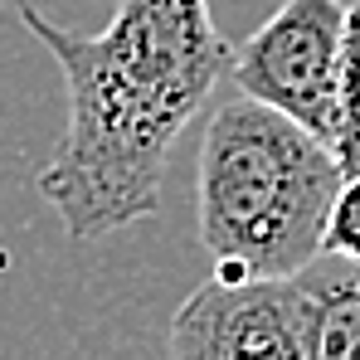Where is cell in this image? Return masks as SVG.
<instances>
[{
  "instance_id": "6da1fadb",
  "label": "cell",
  "mask_w": 360,
  "mask_h": 360,
  "mask_svg": "<svg viewBox=\"0 0 360 360\" xmlns=\"http://www.w3.org/2000/svg\"><path fill=\"white\" fill-rule=\"evenodd\" d=\"M20 25L54 54L68 127L39 171V195L73 243H98L161 210L180 131L229 73L234 44L210 0H122L108 30L78 34L20 0Z\"/></svg>"
},
{
  "instance_id": "7a4b0ae2",
  "label": "cell",
  "mask_w": 360,
  "mask_h": 360,
  "mask_svg": "<svg viewBox=\"0 0 360 360\" xmlns=\"http://www.w3.org/2000/svg\"><path fill=\"white\" fill-rule=\"evenodd\" d=\"M336 151L288 112L234 93L200 136L195 219L219 278H292L321 258L331 200L341 190Z\"/></svg>"
},
{
  "instance_id": "3957f363",
  "label": "cell",
  "mask_w": 360,
  "mask_h": 360,
  "mask_svg": "<svg viewBox=\"0 0 360 360\" xmlns=\"http://www.w3.org/2000/svg\"><path fill=\"white\" fill-rule=\"evenodd\" d=\"M346 0H288L229 54L234 88L288 112L331 146Z\"/></svg>"
},
{
  "instance_id": "277c9868",
  "label": "cell",
  "mask_w": 360,
  "mask_h": 360,
  "mask_svg": "<svg viewBox=\"0 0 360 360\" xmlns=\"http://www.w3.org/2000/svg\"><path fill=\"white\" fill-rule=\"evenodd\" d=\"M180 360H307V288L292 278H210L171 316Z\"/></svg>"
},
{
  "instance_id": "5b68a950",
  "label": "cell",
  "mask_w": 360,
  "mask_h": 360,
  "mask_svg": "<svg viewBox=\"0 0 360 360\" xmlns=\"http://www.w3.org/2000/svg\"><path fill=\"white\" fill-rule=\"evenodd\" d=\"M307 360H360V263L321 253L302 268Z\"/></svg>"
},
{
  "instance_id": "8992f818",
  "label": "cell",
  "mask_w": 360,
  "mask_h": 360,
  "mask_svg": "<svg viewBox=\"0 0 360 360\" xmlns=\"http://www.w3.org/2000/svg\"><path fill=\"white\" fill-rule=\"evenodd\" d=\"M331 151H336L341 176H356V171H360V0H356V5H346V30H341Z\"/></svg>"
},
{
  "instance_id": "52a82bcc",
  "label": "cell",
  "mask_w": 360,
  "mask_h": 360,
  "mask_svg": "<svg viewBox=\"0 0 360 360\" xmlns=\"http://www.w3.org/2000/svg\"><path fill=\"white\" fill-rule=\"evenodd\" d=\"M321 253H336V258H351L360 263V171L341 180L336 200H331V219H326V243Z\"/></svg>"
}]
</instances>
